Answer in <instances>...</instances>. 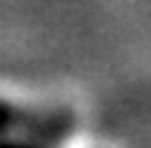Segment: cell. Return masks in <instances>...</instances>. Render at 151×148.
I'll return each mask as SVG.
<instances>
[{
    "instance_id": "7a4b0ae2",
    "label": "cell",
    "mask_w": 151,
    "mask_h": 148,
    "mask_svg": "<svg viewBox=\"0 0 151 148\" xmlns=\"http://www.w3.org/2000/svg\"><path fill=\"white\" fill-rule=\"evenodd\" d=\"M0 148H45L42 142H15V139H0Z\"/></svg>"
},
{
    "instance_id": "6da1fadb",
    "label": "cell",
    "mask_w": 151,
    "mask_h": 148,
    "mask_svg": "<svg viewBox=\"0 0 151 148\" xmlns=\"http://www.w3.org/2000/svg\"><path fill=\"white\" fill-rule=\"evenodd\" d=\"M76 130L70 109H30L0 100V133H21L33 142L58 145Z\"/></svg>"
}]
</instances>
